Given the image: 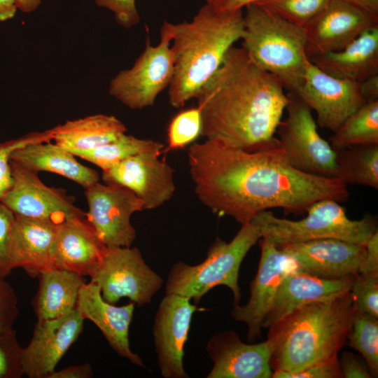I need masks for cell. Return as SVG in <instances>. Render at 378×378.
Returning a JSON list of instances; mask_svg holds the SVG:
<instances>
[{
    "mask_svg": "<svg viewBox=\"0 0 378 378\" xmlns=\"http://www.w3.org/2000/svg\"><path fill=\"white\" fill-rule=\"evenodd\" d=\"M188 161L199 200L214 214L229 216L241 225L268 209L301 215L318 200L341 203L349 197L347 185L340 179L292 167L278 140L246 150L206 139L190 146Z\"/></svg>",
    "mask_w": 378,
    "mask_h": 378,
    "instance_id": "1",
    "label": "cell"
},
{
    "mask_svg": "<svg viewBox=\"0 0 378 378\" xmlns=\"http://www.w3.org/2000/svg\"><path fill=\"white\" fill-rule=\"evenodd\" d=\"M195 99L202 114L201 135L246 150L277 141L274 135L288 100L279 78L234 46Z\"/></svg>",
    "mask_w": 378,
    "mask_h": 378,
    "instance_id": "2",
    "label": "cell"
},
{
    "mask_svg": "<svg viewBox=\"0 0 378 378\" xmlns=\"http://www.w3.org/2000/svg\"><path fill=\"white\" fill-rule=\"evenodd\" d=\"M353 313L349 290L305 304L275 323L267 340L272 370L295 373L337 357L348 340Z\"/></svg>",
    "mask_w": 378,
    "mask_h": 378,
    "instance_id": "3",
    "label": "cell"
},
{
    "mask_svg": "<svg viewBox=\"0 0 378 378\" xmlns=\"http://www.w3.org/2000/svg\"><path fill=\"white\" fill-rule=\"evenodd\" d=\"M171 47L174 74L169 101L180 108L196 97L202 87L220 66L225 54L244 34L242 10L218 11L206 3L192 20L174 24Z\"/></svg>",
    "mask_w": 378,
    "mask_h": 378,
    "instance_id": "4",
    "label": "cell"
},
{
    "mask_svg": "<svg viewBox=\"0 0 378 378\" xmlns=\"http://www.w3.org/2000/svg\"><path fill=\"white\" fill-rule=\"evenodd\" d=\"M245 8L241 48L258 67L279 78L285 90L296 92L308 60L304 27L258 4Z\"/></svg>",
    "mask_w": 378,
    "mask_h": 378,
    "instance_id": "5",
    "label": "cell"
},
{
    "mask_svg": "<svg viewBox=\"0 0 378 378\" xmlns=\"http://www.w3.org/2000/svg\"><path fill=\"white\" fill-rule=\"evenodd\" d=\"M260 238L258 227L251 222L241 225L228 243L217 238L200 264L178 262L172 266L166 283V294L179 295L198 303L211 289L223 285L232 290L234 305L239 304V268L248 251Z\"/></svg>",
    "mask_w": 378,
    "mask_h": 378,
    "instance_id": "6",
    "label": "cell"
},
{
    "mask_svg": "<svg viewBox=\"0 0 378 378\" xmlns=\"http://www.w3.org/2000/svg\"><path fill=\"white\" fill-rule=\"evenodd\" d=\"M307 215L298 220L275 216L267 210L258 214L251 221L276 247L319 239H337L365 246L378 231L377 219L365 214L358 220H351L340 202L324 199L312 204Z\"/></svg>",
    "mask_w": 378,
    "mask_h": 378,
    "instance_id": "7",
    "label": "cell"
},
{
    "mask_svg": "<svg viewBox=\"0 0 378 378\" xmlns=\"http://www.w3.org/2000/svg\"><path fill=\"white\" fill-rule=\"evenodd\" d=\"M174 33V24L164 21L159 43L153 46L147 38L145 50L133 66L111 79L109 94L130 109L153 106L174 74V56L170 47Z\"/></svg>",
    "mask_w": 378,
    "mask_h": 378,
    "instance_id": "8",
    "label": "cell"
},
{
    "mask_svg": "<svg viewBox=\"0 0 378 378\" xmlns=\"http://www.w3.org/2000/svg\"><path fill=\"white\" fill-rule=\"evenodd\" d=\"M286 94L287 117L281 120L276 132L288 163L304 174L337 178L336 152L320 136L312 109L296 93Z\"/></svg>",
    "mask_w": 378,
    "mask_h": 378,
    "instance_id": "9",
    "label": "cell"
},
{
    "mask_svg": "<svg viewBox=\"0 0 378 378\" xmlns=\"http://www.w3.org/2000/svg\"><path fill=\"white\" fill-rule=\"evenodd\" d=\"M111 304L127 298L141 307L149 304L163 284L162 278L145 262L136 247H106L89 276Z\"/></svg>",
    "mask_w": 378,
    "mask_h": 378,
    "instance_id": "10",
    "label": "cell"
},
{
    "mask_svg": "<svg viewBox=\"0 0 378 378\" xmlns=\"http://www.w3.org/2000/svg\"><path fill=\"white\" fill-rule=\"evenodd\" d=\"M86 218L106 247H130L136 239L131 216L145 210L143 201L130 189L97 182L85 189Z\"/></svg>",
    "mask_w": 378,
    "mask_h": 378,
    "instance_id": "11",
    "label": "cell"
},
{
    "mask_svg": "<svg viewBox=\"0 0 378 378\" xmlns=\"http://www.w3.org/2000/svg\"><path fill=\"white\" fill-rule=\"evenodd\" d=\"M295 93L315 111L317 125L332 132L367 102L360 83L332 76L309 59L302 83Z\"/></svg>",
    "mask_w": 378,
    "mask_h": 378,
    "instance_id": "12",
    "label": "cell"
},
{
    "mask_svg": "<svg viewBox=\"0 0 378 378\" xmlns=\"http://www.w3.org/2000/svg\"><path fill=\"white\" fill-rule=\"evenodd\" d=\"M12 184L0 202L15 215L61 223L85 217L65 190L47 186L31 172L10 160Z\"/></svg>",
    "mask_w": 378,
    "mask_h": 378,
    "instance_id": "13",
    "label": "cell"
},
{
    "mask_svg": "<svg viewBox=\"0 0 378 378\" xmlns=\"http://www.w3.org/2000/svg\"><path fill=\"white\" fill-rule=\"evenodd\" d=\"M261 255L257 274L251 283L250 298L243 306H234V320L248 326L247 340L254 342L261 336L262 323L269 312L284 278L297 269L294 260L267 239H259Z\"/></svg>",
    "mask_w": 378,
    "mask_h": 378,
    "instance_id": "14",
    "label": "cell"
},
{
    "mask_svg": "<svg viewBox=\"0 0 378 378\" xmlns=\"http://www.w3.org/2000/svg\"><path fill=\"white\" fill-rule=\"evenodd\" d=\"M160 152H146L130 156L102 171L104 183L125 187L144 204L145 210L154 209L173 197L176 187L174 170Z\"/></svg>",
    "mask_w": 378,
    "mask_h": 378,
    "instance_id": "15",
    "label": "cell"
},
{
    "mask_svg": "<svg viewBox=\"0 0 378 378\" xmlns=\"http://www.w3.org/2000/svg\"><path fill=\"white\" fill-rule=\"evenodd\" d=\"M378 27V16L343 0H330L304 27L307 57L340 50Z\"/></svg>",
    "mask_w": 378,
    "mask_h": 378,
    "instance_id": "16",
    "label": "cell"
},
{
    "mask_svg": "<svg viewBox=\"0 0 378 378\" xmlns=\"http://www.w3.org/2000/svg\"><path fill=\"white\" fill-rule=\"evenodd\" d=\"M196 305L190 299L166 294L156 312L153 337L161 374L165 378H188L183 368L184 346Z\"/></svg>",
    "mask_w": 378,
    "mask_h": 378,
    "instance_id": "17",
    "label": "cell"
},
{
    "mask_svg": "<svg viewBox=\"0 0 378 378\" xmlns=\"http://www.w3.org/2000/svg\"><path fill=\"white\" fill-rule=\"evenodd\" d=\"M290 257L297 270L316 277L340 279L359 274L365 246L337 239H319L278 247Z\"/></svg>",
    "mask_w": 378,
    "mask_h": 378,
    "instance_id": "18",
    "label": "cell"
},
{
    "mask_svg": "<svg viewBox=\"0 0 378 378\" xmlns=\"http://www.w3.org/2000/svg\"><path fill=\"white\" fill-rule=\"evenodd\" d=\"M84 318L77 309L62 317L37 320L31 341L22 348L24 375L47 378L63 356L76 341Z\"/></svg>",
    "mask_w": 378,
    "mask_h": 378,
    "instance_id": "19",
    "label": "cell"
},
{
    "mask_svg": "<svg viewBox=\"0 0 378 378\" xmlns=\"http://www.w3.org/2000/svg\"><path fill=\"white\" fill-rule=\"evenodd\" d=\"M206 349L214 363L207 378H270V344L244 343L233 330L216 333Z\"/></svg>",
    "mask_w": 378,
    "mask_h": 378,
    "instance_id": "20",
    "label": "cell"
},
{
    "mask_svg": "<svg viewBox=\"0 0 378 378\" xmlns=\"http://www.w3.org/2000/svg\"><path fill=\"white\" fill-rule=\"evenodd\" d=\"M134 303L115 306L102 297L99 287L90 281L80 289L76 309L84 319L94 323L110 346L132 363L144 367L141 357L130 346L129 328L133 318Z\"/></svg>",
    "mask_w": 378,
    "mask_h": 378,
    "instance_id": "21",
    "label": "cell"
},
{
    "mask_svg": "<svg viewBox=\"0 0 378 378\" xmlns=\"http://www.w3.org/2000/svg\"><path fill=\"white\" fill-rule=\"evenodd\" d=\"M105 248L86 216L68 218L59 225L52 267L90 276Z\"/></svg>",
    "mask_w": 378,
    "mask_h": 378,
    "instance_id": "22",
    "label": "cell"
},
{
    "mask_svg": "<svg viewBox=\"0 0 378 378\" xmlns=\"http://www.w3.org/2000/svg\"><path fill=\"white\" fill-rule=\"evenodd\" d=\"M355 276L327 279L299 272L297 269L292 271L282 280L262 328H269L305 304L349 291Z\"/></svg>",
    "mask_w": 378,
    "mask_h": 378,
    "instance_id": "23",
    "label": "cell"
},
{
    "mask_svg": "<svg viewBox=\"0 0 378 378\" xmlns=\"http://www.w3.org/2000/svg\"><path fill=\"white\" fill-rule=\"evenodd\" d=\"M59 223L15 215L13 232V269L29 276L53 269L52 254Z\"/></svg>",
    "mask_w": 378,
    "mask_h": 378,
    "instance_id": "24",
    "label": "cell"
},
{
    "mask_svg": "<svg viewBox=\"0 0 378 378\" xmlns=\"http://www.w3.org/2000/svg\"><path fill=\"white\" fill-rule=\"evenodd\" d=\"M324 72L361 83L378 76V27L363 32L344 48L308 58Z\"/></svg>",
    "mask_w": 378,
    "mask_h": 378,
    "instance_id": "25",
    "label": "cell"
},
{
    "mask_svg": "<svg viewBox=\"0 0 378 378\" xmlns=\"http://www.w3.org/2000/svg\"><path fill=\"white\" fill-rule=\"evenodd\" d=\"M10 160L38 174L47 172L61 175L85 189L99 182V174L77 161L76 156L55 143L40 141L15 149Z\"/></svg>",
    "mask_w": 378,
    "mask_h": 378,
    "instance_id": "26",
    "label": "cell"
},
{
    "mask_svg": "<svg viewBox=\"0 0 378 378\" xmlns=\"http://www.w3.org/2000/svg\"><path fill=\"white\" fill-rule=\"evenodd\" d=\"M54 143L72 154L106 144L125 133V124L114 115L95 114L51 128Z\"/></svg>",
    "mask_w": 378,
    "mask_h": 378,
    "instance_id": "27",
    "label": "cell"
},
{
    "mask_svg": "<svg viewBox=\"0 0 378 378\" xmlns=\"http://www.w3.org/2000/svg\"><path fill=\"white\" fill-rule=\"evenodd\" d=\"M38 292L33 300L37 320L53 319L69 314L75 309L83 276L76 272L50 269L41 272Z\"/></svg>",
    "mask_w": 378,
    "mask_h": 378,
    "instance_id": "28",
    "label": "cell"
},
{
    "mask_svg": "<svg viewBox=\"0 0 378 378\" xmlns=\"http://www.w3.org/2000/svg\"><path fill=\"white\" fill-rule=\"evenodd\" d=\"M330 144L335 152L378 144V99L367 101L349 115L330 136Z\"/></svg>",
    "mask_w": 378,
    "mask_h": 378,
    "instance_id": "29",
    "label": "cell"
},
{
    "mask_svg": "<svg viewBox=\"0 0 378 378\" xmlns=\"http://www.w3.org/2000/svg\"><path fill=\"white\" fill-rule=\"evenodd\" d=\"M337 176L346 185L378 189V144L349 147L336 152Z\"/></svg>",
    "mask_w": 378,
    "mask_h": 378,
    "instance_id": "30",
    "label": "cell"
},
{
    "mask_svg": "<svg viewBox=\"0 0 378 378\" xmlns=\"http://www.w3.org/2000/svg\"><path fill=\"white\" fill-rule=\"evenodd\" d=\"M164 144L152 139H140L125 133L116 139L88 151L78 152L76 157L85 160L106 170L122 160L146 152L164 151Z\"/></svg>",
    "mask_w": 378,
    "mask_h": 378,
    "instance_id": "31",
    "label": "cell"
},
{
    "mask_svg": "<svg viewBox=\"0 0 378 378\" xmlns=\"http://www.w3.org/2000/svg\"><path fill=\"white\" fill-rule=\"evenodd\" d=\"M349 345L365 360L372 377L378 374V318L354 309Z\"/></svg>",
    "mask_w": 378,
    "mask_h": 378,
    "instance_id": "32",
    "label": "cell"
},
{
    "mask_svg": "<svg viewBox=\"0 0 378 378\" xmlns=\"http://www.w3.org/2000/svg\"><path fill=\"white\" fill-rule=\"evenodd\" d=\"M330 0H262L258 4L295 25L304 27Z\"/></svg>",
    "mask_w": 378,
    "mask_h": 378,
    "instance_id": "33",
    "label": "cell"
},
{
    "mask_svg": "<svg viewBox=\"0 0 378 378\" xmlns=\"http://www.w3.org/2000/svg\"><path fill=\"white\" fill-rule=\"evenodd\" d=\"M202 127V114L197 106L181 111L172 118L168 125L167 149L185 148L201 135Z\"/></svg>",
    "mask_w": 378,
    "mask_h": 378,
    "instance_id": "34",
    "label": "cell"
},
{
    "mask_svg": "<svg viewBox=\"0 0 378 378\" xmlns=\"http://www.w3.org/2000/svg\"><path fill=\"white\" fill-rule=\"evenodd\" d=\"M51 129L44 132H35L24 136L0 142V200L12 184L10 156L16 148L36 142L52 140Z\"/></svg>",
    "mask_w": 378,
    "mask_h": 378,
    "instance_id": "35",
    "label": "cell"
},
{
    "mask_svg": "<svg viewBox=\"0 0 378 378\" xmlns=\"http://www.w3.org/2000/svg\"><path fill=\"white\" fill-rule=\"evenodd\" d=\"M350 293L354 309L378 318V276L358 274Z\"/></svg>",
    "mask_w": 378,
    "mask_h": 378,
    "instance_id": "36",
    "label": "cell"
},
{
    "mask_svg": "<svg viewBox=\"0 0 378 378\" xmlns=\"http://www.w3.org/2000/svg\"><path fill=\"white\" fill-rule=\"evenodd\" d=\"M22 351L15 330L0 334V378H20L24 375Z\"/></svg>",
    "mask_w": 378,
    "mask_h": 378,
    "instance_id": "37",
    "label": "cell"
},
{
    "mask_svg": "<svg viewBox=\"0 0 378 378\" xmlns=\"http://www.w3.org/2000/svg\"><path fill=\"white\" fill-rule=\"evenodd\" d=\"M15 219V214L0 202V279H5L13 270L12 248Z\"/></svg>",
    "mask_w": 378,
    "mask_h": 378,
    "instance_id": "38",
    "label": "cell"
},
{
    "mask_svg": "<svg viewBox=\"0 0 378 378\" xmlns=\"http://www.w3.org/2000/svg\"><path fill=\"white\" fill-rule=\"evenodd\" d=\"M18 300L11 285L0 279V334L12 331L19 316Z\"/></svg>",
    "mask_w": 378,
    "mask_h": 378,
    "instance_id": "39",
    "label": "cell"
},
{
    "mask_svg": "<svg viewBox=\"0 0 378 378\" xmlns=\"http://www.w3.org/2000/svg\"><path fill=\"white\" fill-rule=\"evenodd\" d=\"M274 378H341L342 377L337 357L312 364L303 370L288 373L276 370L272 372Z\"/></svg>",
    "mask_w": 378,
    "mask_h": 378,
    "instance_id": "40",
    "label": "cell"
},
{
    "mask_svg": "<svg viewBox=\"0 0 378 378\" xmlns=\"http://www.w3.org/2000/svg\"><path fill=\"white\" fill-rule=\"evenodd\" d=\"M97 6L111 10L119 25L131 28L140 21L136 0H94Z\"/></svg>",
    "mask_w": 378,
    "mask_h": 378,
    "instance_id": "41",
    "label": "cell"
},
{
    "mask_svg": "<svg viewBox=\"0 0 378 378\" xmlns=\"http://www.w3.org/2000/svg\"><path fill=\"white\" fill-rule=\"evenodd\" d=\"M340 369L344 378L372 377L367 365L364 364L353 353L345 351L338 359Z\"/></svg>",
    "mask_w": 378,
    "mask_h": 378,
    "instance_id": "42",
    "label": "cell"
},
{
    "mask_svg": "<svg viewBox=\"0 0 378 378\" xmlns=\"http://www.w3.org/2000/svg\"><path fill=\"white\" fill-rule=\"evenodd\" d=\"M366 253L359 274L378 276V231L365 245Z\"/></svg>",
    "mask_w": 378,
    "mask_h": 378,
    "instance_id": "43",
    "label": "cell"
},
{
    "mask_svg": "<svg viewBox=\"0 0 378 378\" xmlns=\"http://www.w3.org/2000/svg\"><path fill=\"white\" fill-rule=\"evenodd\" d=\"M92 376L91 365L85 363L69 366L60 370H54L47 378H90Z\"/></svg>",
    "mask_w": 378,
    "mask_h": 378,
    "instance_id": "44",
    "label": "cell"
},
{
    "mask_svg": "<svg viewBox=\"0 0 378 378\" xmlns=\"http://www.w3.org/2000/svg\"><path fill=\"white\" fill-rule=\"evenodd\" d=\"M262 0H206V4L218 11H235L242 10L250 4Z\"/></svg>",
    "mask_w": 378,
    "mask_h": 378,
    "instance_id": "45",
    "label": "cell"
},
{
    "mask_svg": "<svg viewBox=\"0 0 378 378\" xmlns=\"http://www.w3.org/2000/svg\"><path fill=\"white\" fill-rule=\"evenodd\" d=\"M360 86L366 101L378 99V76L360 83Z\"/></svg>",
    "mask_w": 378,
    "mask_h": 378,
    "instance_id": "46",
    "label": "cell"
},
{
    "mask_svg": "<svg viewBox=\"0 0 378 378\" xmlns=\"http://www.w3.org/2000/svg\"><path fill=\"white\" fill-rule=\"evenodd\" d=\"M18 9L16 0H0V22L14 18Z\"/></svg>",
    "mask_w": 378,
    "mask_h": 378,
    "instance_id": "47",
    "label": "cell"
},
{
    "mask_svg": "<svg viewBox=\"0 0 378 378\" xmlns=\"http://www.w3.org/2000/svg\"><path fill=\"white\" fill-rule=\"evenodd\" d=\"M372 15L378 16V0H343Z\"/></svg>",
    "mask_w": 378,
    "mask_h": 378,
    "instance_id": "48",
    "label": "cell"
},
{
    "mask_svg": "<svg viewBox=\"0 0 378 378\" xmlns=\"http://www.w3.org/2000/svg\"><path fill=\"white\" fill-rule=\"evenodd\" d=\"M42 0H16L18 8L22 12L31 13L38 8Z\"/></svg>",
    "mask_w": 378,
    "mask_h": 378,
    "instance_id": "49",
    "label": "cell"
}]
</instances>
